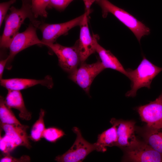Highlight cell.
Returning <instances> with one entry per match:
<instances>
[{"label": "cell", "instance_id": "cell-1", "mask_svg": "<svg viewBox=\"0 0 162 162\" xmlns=\"http://www.w3.org/2000/svg\"><path fill=\"white\" fill-rule=\"evenodd\" d=\"M10 12L5 18V26L0 38V47L9 48L15 35L19 33L21 25L27 18L37 28L41 23L35 19L32 12L31 3L22 2L21 8H17L14 6L10 8Z\"/></svg>", "mask_w": 162, "mask_h": 162}, {"label": "cell", "instance_id": "cell-2", "mask_svg": "<svg viewBox=\"0 0 162 162\" xmlns=\"http://www.w3.org/2000/svg\"><path fill=\"white\" fill-rule=\"evenodd\" d=\"M126 76L131 81V89L126 94L127 97H134L137 90L143 87L149 89L153 79L162 71V68L157 66L144 56L137 67L134 70L126 69Z\"/></svg>", "mask_w": 162, "mask_h": 162}, {"label": "cell", "instance_id": "cell-3", "mask_svg": "<svg viewBox=\"0 0 162 162\" xmlns=\"http://www.w3.org/2000/svg\"><path fill=\"white\" fill-rule=\"evenodd\" d=\"M96 2L102 9L104 18L106 17L109 13L112 14L131 31L140 43L143 37L150 33L149 28L143 23L108 0H97Z\"/></svg>", "mask_w": 162, "mask_h": 162}, {"label": "cell", "instance_id": "cell-4", "mask_svg": "<svg viewBox=\"0 0 162 162\" xmlns=\"http://www.w3.org/2000/svg\"><path fill=\"white\" fill-rule=\"evenodd\" d=\"M124 149V160L134 162H162V154L146 142L133 135L130 143Z\"/></svg>", "mask_w": 162, "mask_h": 162}, {"label": "cell", "instance_id": "cell-5", "mask_svg": "<svg viewBox=\"0 0 162 162\" xmlns=\"http://www.w3.org/2000/svg\"><path fill=\"white\" fill-rule=\"evenodd\" d=\"M72 130L76 134V140L68 151L56 157L55 160L57 162H82L89 154L96 150L95 143H91L85 140L79 128L74 127Z\"/></svg>", "mask_w": 162, "mask_h": 162}, {"label": "cell", "instance_id": "cell-6", "mask_svg": "<svg viewBox=\"0 0 162 162\" xmlns=\"http://www.w3.org/2000/svg\"><path fill=\"white\" fill-rule=\"evenodd\" d=\"M38 28L31 22L24 32L18 33L14 37L9 47V54L7 68H11L10 63L14 56L20 52L31 46H42V43L36 33Z\"/></svg>", "mask_w": 162, "mask_h": 162}, {"label": "cell", "instance_id": "cell-7", "mask_svg": "<svg viewBox=\"0 0 162 162\" xmlns=\"http://www.w3.org/2000/svg\"><path fill=\"white\" fill-rule=\"evenodd\" d=\"M104 69L99 60L92 64L82 62L80 63L79 67L70 74L69 77L86 93L89 94L90 86L94 80Z\"/></svg>", "mask_w": 162, "mask_h": 162}, {"label": "cell", "instance_id": "cell-8", "mask_svg": "<svg viewBox=\"0 0 162 162\" xmlns=\"http://www.w3.org/2000/svg\"><path fill=\"white\" fill-rule=\"evenodd\" d=\"M46 46L57 56L60 67L69 74L76 69L81 63L76 44L72 47H67L54 43L48 44Z\"/></svg>", "mask_w": 162, "mask_h": 162}, {"label": "cell", "instance_id": "cell-9", "mask_svg": "<svg viewBox=\"0 0 162 162\" xmlns=\"http://www.w3.org/2000/svg\"><path fill=\"white\" fill-rule=\"evenodd\" d=\"M83 15L68 21L60 23L50 24L43 23L38 28L42 34L41 40L42 45L46 46L54 43L60 36L67 32L70 29L77 26H80L83 19Z\"/></svg>", "mask_w": 162, "mask_h": 162}, {"label": "cell", "instance_id": "cell-10", "mask_svg": "<svg viewBox=\"0 0 162 162\" xmlns=\"http://www.w3.org/2000/svg\"><path fill=\"white\" fill-rule=\"evenodd\" d=\"M137 110L142 121L146 123V128L153 129H162V95L154 100L141 106Z\"/></svg>", "mask_w": 162, "mask_h": 162}, {"label": "cell", "instance_id": "cell-11", "mask_svg": "<svg viewBox=\"0 0 162 162\" xmlns=\"http://www.w3.org/2000/svg\"><path fill=\"white\" fill-rule=\"evenodd\" d=\"M88 15L86 12L84 13L83 19L80 26V38L76 43L81 63L85 62L90 56L96 52V46L98 42L96 35L92 37L90 33L88 24Z\"/></svg>", "mask_w": 162, "mask_h": 162}, {"label": "cell", "instance_id": "cell-12", "mask_svg": "<svg viewBox=\"0 0 162 162\" xmlns=\"http://www.w3.org/2000/svg\"><path fill=\"white\" fill-rule=\"evenodd\" d=\"M0 84L7 90L20 91L38 84L51 88L53 83L52 77L47 75L42 80L19 78L2 79L0 80Z\"/></svg>", "mask_w": 162, "mask_h": 162}, {"label": "cell", "instance_id": "cell-13", "mask_svg": "<svg viewBox=\"0 0 162 162\" xmlns=\"http://www.w3.org/2000/svg\"><path fill=\"white\" fill-rule=\"evenodd\" d=\"M111 123L115 124L116 128L117 141L115 146L123 148L128 146L130 140L134 134L135 122L132 121L117 120L112 118Z\"/></svg>", "mask_w": 162, "mask_h": 162}, {"label": "cell", "instance_id": "cell-14", "mask_svg": "<svg viewBox=\"0 0 162 162\" xmlns=\"http://www.w3.org/2000/svg\"><path fill=\"white\" fill-rule=\"evenodd\" d=\"M5 134L11 138L18 146H22L30 149L31 147L26 130L27 125L21 124H9L1 123Z\"/></svg>", "mask_w": 162, "mask_h": 162}, {"label": "cell", "instance_id": "cell-15", "mask_svg": "<svg viewBox=\"0 0 162 162\" xmlns=\"http://www.w3.org/2000/svg\"><path fill=\"white\" fill-rule=\"evenodd\" d=\"M8 90V93L5 100L7 105L10 108H14L19 110V116L22 119L30 120L31 114L26 108L20 91Z\"/></svg>", "mask_w": 162, "mask_h": 162}, {"label": "cell", "instance_id": "cell-16", "mask_svg": "<svg viewBox=\"0 0 162 162\" xmlns=\"http://www.w3.org/2000/svg\"><path fill=\"white\" fill-rule=\"evenodd\" d=\"M96 51L105 69L109 68L113 69L126 76V70L124 68L116 57L110 51L106 50L99 44L98 42L96 45Z\"/></svg>", "mask_w": 162, "mask_h": 162}, {"label": "cell", "instance_id": "cell-17", "mask_svg": "<svg viewBox=\"0 0 162 162\" xmlns=\"http://www.w3.org/2000/svg\"><path fill=\"white\" fill-rule=\"evenodd\" d=\"M112 125L98 135L97 140L94 143L97 151L104 152L106 151L107 147L115 146L117 141L116 128L115 124Z\"/></svg>", "mask_w": 162, "mask_h": 162}, {"label": "cell", "instance_id": "cell-18", "mask_svg": "<svg viewBox=\"0 0 162 162\" xmlns=\"http://www.w3.org/2000/svg\"><path fill=\"white\" fill-rule=\"evenodd\" d=\"M142 132L144 141L162 154V129H153L146 127Z\"/></svg>", "mask_w": 162, "mask_h": 162}, {"label": "cell", "instance_id": "cell-19", "mask_svg": "<svg viewBox=\"0 0 162 162\" xmlns=\"http://www.w3.org/2000/svg\"><path fill=\"white\" fill-rule=\"evenodd\" d=\"M0 119L1 123L6 124H21L6 104L4 98L0 97Z\"/></svg>", "mask_w": 162, "mask_h": 162}, {"label": "cell", "instance_id": "cell-20", "mask_svg": "<svg viewBox=\"0 0 162 162\" xmlns=\"http://www.w3.org/2000/svg\"><path fill=\"white\" fill-rule=\"evenodd\" d=\"M44 110L40 109L39 118L33 124L31 129L30 137L34 141H38L43 137V133L46 129L44 119Z\"/></svg>", "mask_w": 162, "mask_h": 162}, {"label": "cell", "instance_id": "cell-21", "mask_svg": "<svg viewBox=\"0 0 162 162\" xmlns=\"http://www.w3.org/2000/svg\"><path fill=\"white\" fill-rule=\"evenodd\" d=\"M50 0H31V9L35 18L39 16L46 18Z\"/></svg>", "mask_w": 162, "mask_h": 162}, {"label": "cell", "instance_id": "cell-22", "mask_svg": "<svg viewBox=\"0 0 162 162\" xmlns=\"http://www.w3.org/2000/svg\"><path fill=\"white\" fill-rule=\"evenodd\" d=\"M65 134L62 130L52 127L45 129L43 134V137L49 142H55Z\"/></svg>", "mask_w": 162, "mask_h": 162}, {"label": "cell", "instance_id": "cell-23", "mask_svg": "<svg viewBox=\"0 0 162 162\" xmlns=\"http://www.w3.org/2000/svg\"><path fill=\"white\" fill-rule=\"evenodd\" d=\"M17 146L13 140L7 135L5 134L3 137L0 136V150L5 154H9Z\"/></svg>", "mask_w": 162, "mask_h": 162}, {"label": "cell", "instance_id": "cell-24", "mask_svg": "<svg viewBox=\"0 0 162 162\" xmlns=\"http://www.w3.org/2000/svg\"><path fill=\"white\" fill-rule=\"evenodd\" d=\"M74 0H50L48 8H54L58 11L64 10Z\"/></svg>", "mask_w": 162, "mask_h": 162}, {"label": "cell", "instance_id": "cell-25", "mask_svg": "<svg viewBox=\"0 0 162 162\" xmlns=\"http://www.w3.org/2000/svg\"><path fill=\"white\" fill-rule=\"evenodd\" d=\"M16 2V0H10L0 4V26H2L4 20L6 16V13L10 8V6Z\"/></svg>", "mask_w": 162, "mask_h": 162}, {"label": "cell", "instance_id": "cell-26", "mask_svg": "<svg viewBox=\"0 0 162 162\" xmlns=\"http://www.w3.org/2000/svg\"><path fill=\"white\" fill-rule=\"evenodd\" d=\"M30 158L29 156L23 155L20 158H16L10 155L9 154H5V156L2 158L0 162H29Z\"/></svg>", "mask_w": 162, "mask_h": 162}, {"label": "cell", "instance_id": "cell-27", "mask_svg": "<svg viewBox=\"0 0 162 162\" xmlns=\"http://www.w3.org/2000/svg\"><path fill=\"white\" fill-rule=\"evenodd\" d=\"M85 6V12L89 15L90 13V8L92 4L97 0H82Z\"/></svg>", "mask_w": 162, "mask_h": 162}, {"label": "cell", "instance_id": "cell-28", "mask_svg": "<svg viewBox=\"0 0 162 162\" xmlns=\"http://www.w3.org/2000/svg\"><path fill=\"white\" fill-rule=\"evenodd\" d=\"M8 57H7L6 59L1 60L0 61V80L2 79V75L6 64L8 61Z\"/></svg>", "mask_w": 162, "mask_h": 162}, {"label": "cell", "instance_id": "cell-29", "mask_svg": "<svg viewBox=\"0 0 162 162\" xmlns=\"http://www.w3.org/2000/svg\"><path fill=\"white\" fill-rule=\"evenodd\" d=\"M22 2H26L28 3H31V0H21Z\"/></svg>", "mask_w": 162, "mask_h": 162}, {"label": "cell", "instance_id": "cell-30", "mask_svg": "<svg viewBox=\"0 0 162 162\" xmlns=\"http://www.w3.org/2000/svg\"><path fill=\"white\" fill-rule=\"evenodd\" d=\"M161 94L162 95V93Z\"/></svg>", "mask_w": 162, "mask_h": 162}]
</instances>
